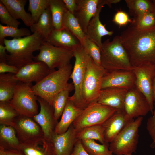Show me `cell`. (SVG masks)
<instances>
[{
	"instance_id": "41",
	"label": "cell",
	"mask_w": 155,
	"mask_h": 155,
	"mask_svg": "<svg viewBox=\"0 0 155 155\" xmlns=\"http://www.w3.org/2000/svg\"><path fill=\"white\" fill-rule=\"evenodd\" d=\"M113 21L120 27L125 26L129 22H132L127 13L122 11H118L115 14Z\"/></svg>"
},
{
	"instance_id": "36",
	"label": "cell",
	"mask_w": 155,
	"mask_h": 155,
	"mask_svg": "<svg viewBox=\"0 0 155 155\" xmlns=\"http://www.w3.org/2000/svg\"><path fill=\"white\" fill-rule=\"evenodd\" d=\"M19 115L10 104L9 102H0V123L13 127L14 121Z\"/></svg>"
},
{
	"instance_id": "6",
	"label": "cell",
	"mask_w": 155,
	"mask_h": 155,
	"mask_svg": "<svg viewBox=\"0 0 155 155\" xmlns=\"http://www.w3.org/2000/svg\"><path fill=\"white\" fill-rule=\"evenodd\" d=\"M74 65L70 78L72 79L74 92L69 99L77 107L84 110L88 106L84 103L82 94V86L87 66L90 58L81 44L73 49Z\"/></svg>"
},
{
	"instance_id": "35",
	"label": "cell",
	"mask_w": 155,
	"mask_h": 155,
	"mask_svg": "<svg viewBox=\"0 0 155 155\" xmlns=\"http://www.w3.org/2000/svg\"><path fill=\"white\" fill-rule=\"evenodd\" d=\"M84 149L90 155H114L109 148V144H100L94 140H81Z\"/></svg>"
},
{
	"instance_id": "17",
	"label": "cell",
	"mask_w": 155,
	"mask_h": 155,
	"mask_svg": "<svg viewBox=\"0 0 155 155\" xmlns=\"http://www.w3.org/2000/svg\"><path fill=\"white\" fill-rule=\"evenodd\" d=\"M105 5H111L110 0H100L97 12L92 17L88 26L86 35L91 41L94 42L100 48L102 43V38L104 36H111L113 33L112 31L107 30L100 20V14L102 9Z\"/></svg>"
},
{
	"instance_id": "2",
	"label": "cell",
	"mask_w": 155,
	"mask_h": 155,
	"mask_svg": "<svg viewBox=\"0 0 155 155\" xmlns=\"http://www.w3.org/2000/svg\"><path fill=\"white\" fill-rule=\"evenodd\" d=\"M42 35L37 32L19 38L5 39L4 45L9 53L6 63L19 69L33 62V53L40 50L44 41Z\"/></svg>"
},
{
	"instance_id": "28",
	"label": "cell",
	"mask_w": 155,
	"mask_h": 155,
	"mask_svg": "<svg viewBox=\"0 0 155 155\" xmlns=\"http://www.w3.org/2000/svg\"><path fill=\"white\" fill-rule=\"evenodd\" d=\"M20 143L16 130L12 126H0V147L5 150H16Z\"/></svg>"
},
{
	"instance_id": "34",
	"label": "cell",
	"mask_w": 155,
	"mask_h": 155,
	"mask_svg": "<svg viewBox=\"0 0 155 155\" xmlns=\"http://www.w3.org/2000/svg\"><path fill=\"white\" fill-rule=\"evenodd\" d=\"M31 31L27 28L4 26L0 24V44L4 45L3 41L7 37L19 38L31 34Z\"/></svg>"
},
{
	"instance_id": "11",
	"label": "cell",
	"mask_w": 155,
	"mask_h": 155,
	"mask_svg": "<svg viewBox=\"0 0 155 155\" xmlns=\"http://www.w3.org/2000/svg\"><path fill=\"white\" fill-rule=\"evenodd\" d=\"M133 71L135 76V86L146 97L152 115L154 107L153 87L155 67L143 65L134 67Z\"/></svg>"
},
{
	"instance_id": "31",
	"label": "cell",
	"mask_w": 155,
	"mask_h": 155,
	"mask_svg": "<svg viewBox=\"0 0 155 155\" xmlns=\"http://www.w3.org/2000/svg\"><path fill=\"white\" fill-rule=\"evenodd\" d=\"M73 90L74 87L73 83H69L66 87L59 92L54 99L52 106L54 117L57 120L61 116L69 97V93Z\"/></svg>"
},
{
	"instance_id": "29",
	"label": "cell",
	"mask_w": 155,
	"mask_h": 155,
	"mask_svg": "<svg viewBox=\"0 0 155 155\" xmlns=\"http://www.w3.org/2000/svg\"><path fill=\"white\" fill-rule=\"evenodd\" d=\"M77 137L81 140H97L101 144H108L105 141L102 125H96L84 127L77 134Z\"/></svg>"
},
{
	"instance_id": "30",
	"label": "cell",
	"mask_w": 155,
	"mask_h": 155,
	"mask_svg": "<svg viewBox=\"0 0 155 155\" xmlns=\"http://www.w3.org/2000/svg\"><path fill=\"white\" fill-rule=\"evenodd\" d=\"M49 7L54 29L62 28L63 21L65 13L68 10L63 0H49Z\"/></svg>"
},
{
	"instance_id": "5",
	"label": "cell",
	"mask_w": 155,
	"mask_h": 155,
	"mask_svg": "<svg viewBox=\"0 0 155 155\" xmlns=\"http://www.w3.org/2000/svg\"><path fill=\"white\" fill-rule=\"evenodd\" d=\"M143 117L133 119L109 143V148L116 155H133L135 153L139 139V129Z\"/></svg>"
},
{
	"instance_id": "42",
	"label": "cell",
	"mask_w": 155,
	"mask_h": 155,
	"mask_svg": "<svg viewBox=\"0 0 155 155\" xmlns=\"http://www.w3.org/2000/svg\"><path fill=\"white\" fill-rule=\"evenodd\" d=\"M19 69L13 66L8 64L6 63H0V73H5L6 72L16 74Z\"/></svg>"
},
{
	"instance_id": "12",
	"label": "cell",
	"mask_w": 155,
	"mask_h": 155,
	"mask_svg": "<svg viewBox=\"0 0 155 155\" xmlns=\"http://www.w3.org/2000/svg\"><path fill=\"white\" fill-rule=\"evenodd\" d=\"M124 110L132 119L145 116L150 112L146 97L135 86L127 90L125 99Z\"/></svg>"
},
{
	"instance_id": "25",
	"label": "cell",
	"mask_w": 155,
	"mask_h": 155,
	"mask_svg": "<svg viewBox=\"0 0 155 155\" xmlns=\"http://www.w3.org/2000/svg\"><path fill=\"white\" fill-rule=\"evenodd\" d=\"M8 11L15 19H21L27 26L30 27L34 22L30 13L26 12L25 6L26 0H0Z\"/></svg>"
},
{
	"instance_id": "13",
	"label": "cell",
	"mask_w": 155,
	"mask_h": 155,
	"mask_svg": "<svg viewBox=\"0 0 155 155\" xmlns=\"http://www.w3.org/2000/svg\"><path fill=\"white\" fill-rule=\"evenodd\" d=\"M47 65L41 61H34L19 69L18 72L13 76L14 79L29 84L33 82L36 84L42 80L51 72Z\"/></svg>"
},
{
	"instance_id": "16",
	"label": "cell",
	"mask_w": 155,
	"mask_h": 155,
	"mask_svg": "<svg viewBox=\"0 0 155 155\" xmlns=\"http://www.w3.org/2000/svg\"><path fill=\"white\" fill-rule=\"evenodd\" d=\"M135 76L133 71H106L102 79L101 90L116 88L129 90L135 86Z\"/></svg>"
},
{
	"instance_id": "14",
	"label": "cell",
	"mask_w": 155,
	"mask_h": 155,
	"mask_svg": "<svg viewBox=\"0 0 155 155\" xmlns=\"http://www.w3.org/2000/svg\"><path fill=\"white\" fill-rule=\"evenodd\" d=\"M37 100L40 106V110L33 118L41 127L44 136L51 141L58 122L55 119L53 108L46 101L38 96Z\"/></svg>"
},
{
	"instance_id": "47",
	"label": "cell",
	"mask_w": 155,
	"mask_h": 155,
	"mask_svg": "<svg viewBox=\"0 0 155 155\" xmlns=\"http://www.w3.org/2000/svg\"><path fill=\"white\" fill-rule=\"evenodd\" d=\"M7 155H24L20 151L16 150H6Z\"/></svg>"
},
{
	"instance_id": "4",
	"label": "cell",
	"mask_w": 155,
	"mask_h": 155,
	"mask_svg": "<svg viewBox=\"0 0 155 155\" xmlns=\"http://www.w3.org/2000/svg\"><path fill=\"white\" fill-rule=\"evenodd\" d=\"M100 49L102 65L106 71H133L134 67L119 36H115L111 41L106 40Z\"/></svg>"
},
{
	"instance_id": "10",
	"label": "cell",
	"mask_w": 155,
	"mask_h": 155,
	"mask_svg": "<svg viewBox=\"0 0 155 155\" xmlns=\"http://www.w3.org/2000/svg\"><path fill=\"white\" fill-rule=\"evenodd\" d=\"M73 57V49L55 46L44 41L34 61L43 62L52 70L70 63Z\"/></svg>"
},
{
	"instance_id": "9",
	"label": "cell",
	"mask_w": 155,
	"mask_h": 155,
	"mask_svg": "<svg viewBox=\"0 0 155 155\" xmlns=\"http://www.w3.org/2000/svg\"><path fill=\"white\" fill-rule=\"evenodd\" d=\"M116 111L114 108L93 102L83 110L72 125L77 132L87 127L102 125Z\"/></svg>"
},
{
	"instance_id": "18",
	"label": "cell",
	"mask_w": 155,
	"mask_h": 155,
	"mask_svg": "<svg viewBox=\"0 0 155 155\" xmlns=\"http://www.w3.org/2000/svg\"><path fill=\"white\" fill-rule=\"evenodd\" d=\"M133 119L130 118L124 111L116 110L102 125L106 143L109 144Z\"/></svg>"
},
{
	"instance_id": "33",
	"label": "cell",
	"mask_w": 155,
	"mask_h": 155,
	"mask_svg": "<svg viewBox=\"0 0 155 155\" xmlns=\"http://www.w3.org/2000/svg\"><path fill=\"white\" fill-rule=\"evenodd\" d=\"M130 15L134 18L152 11L153 7L152 0H125Z\"/></svg>"
},
{
	"instance_id": "3",
	"label": "cell",
	"mask_w": 155,
	"mask_h": 155,
	"mask_svg": "<svg viewBox=\"0 0 155 155\" xmlns=\"http://www.w3.org/2000/svg\"><path fill=\"white\" fill-rule=\"evenodd\" d=\"M72 69L71 64L69 63L57 70L53 71L41 81L32 86L33 92L52 106L55 97L68 85Z\"/></svg>"
},
{
	"instance_id": "43",
	"label": "cell",
	"mask_w": 155,
	"mask_h": 155,
	"mask_svg": "<svg viewBox=\"0 0 155 155\" xmlns=\"http://www.w3.org/2000/svg\"><path fill=\"white\" fill-rule=\"evenodd\" d=\"M70 155H90L85 150L81 142V141L78 140L74 146L72 152Z\"/></svg>"
},
{
	"instance_id": "26",
	"label": "cell",
	"mask_w": 155,
	"mask_h": 155,
	"mask_svg": "<svg viewBox=\"0 0 155 155\" xmlns=\"http://www.w3.org/2000/svg\"><path fill=\"white\" fill-rule=\"evenodd\" d=\"M31 32L40 34L44 40L55 29L49 7L43 12L38 21L30 27Z\"/></svg>"
},
{
	"instance_id": "46",
	"label": "cell",
	"mask_w": 155,
	"mask_h": 155,
	"mask_svg": "<svg viewBox=\"0 0 155 155\" xmlns=\"http://www.w3.org/2000/svg\"><path fill=\"white\" fill-rule=\"evenodd\" d=\"M6 48L4 45L0 44V63H6L8 54L6 52Z\"/></svg>"
},
{
	"instance_id": "38",
	"label": "cell",
	"mask_w": 155,
	"mask_h": 155,
	"mask_svg": "<svg viewBox=\"0 0 155 155\" xmlns=\"http://www.w3.org/2000/svg\"><path fill=\"white\" fill-rule=\"evenodd\" d=\"M28 10L34 23L38 21L45 10L49 7V0H29Z\"/></svg>"
},
{
	"instance_id": "32",
	"label": "cell",
	"mask_w": 155,
	"mask_h": 155,
	"mask_svg": "<svg viewBox=\"0 0 155 155\" xmlns=\"http://www.w3.org/2000/svg\"><path fill=\"white\" fill-rule=\"evenodd\" d=\"M63 27L73 34L81 44L86 34L83 31L78 20L74 14L68 10L65 13L63 16Z\"/></svg>"
},
{
	"instance_id": "21",
	"label": "cell",
	"mask_w": 155,
	"mask_h": 155,
	"mask_svg": "<svg viewBox=\"0 0 155 155\" xmlns=\"http://www.w3.org/2000/svg\"><path fill=\"white\" fill-rule=\"evenodd\" d=\"M127 90L116 88L102 90L96 102L114 108L116 110L124 111V101Z\"/></svg>"
},
{
	"instance_id": "7",
	"label": "cell",
	"mask_w": 155,
	"mask_h": 155,
	"mask_svg": "<svg viewBox=\"0 0 155 155\" xmlns=\"http://www.w3.org/2000/svg\"><path fill=\"white\" fill-rule=\"evenodd\" d=\"M31 87L30 84L19 81L9 103L19 115L33 118L38 113V96L33 92Z\"/></svg>"
},
{
	"instance_id": "40",
	"label": "cell",
	"mask_w": 155,
	"mask_h": 155,
	"mask_svg": "<svg viewBox=\"0 0 155 155\" xmlns=\"http://www.w3.org/2000/svg\"><path fill=\"white\" fill-rule=\"evenodd\" d=\"M0 21L7 26L18 28L20 22L14 18L10 14L4 5L0 1Z\"/></svg>"
},
{
	"instance_id": "39",
	"label": "cell",
	"mask_w": 155,
	"mask_h": 155,
	"mask_svg": "<svg viewBox=\"0 0 155 155\" xmlns=\"http://www.w3.org/2000/svg\"><path fill=\"white\" fill-rule=\"evenodd\" d=\"M131 23L138 30L148 29L155 26V16L152 11L134 18Z\"/></svg>"
},
{
	"instance_id": "49",
	"label": "cell",
	"mask_w": 155,
	"mask_h": 155,
	"mask_svg": "<svg viewBox=\"0 0 155 155\" xmlns=\"http://www.w3.org/2000/svg\"><path fill=\"white\" fill-rule=\"evenodd\" d=\"M152 1L153 3V7L152 11L153 13L155 16V0Z\"/></svg>"
},
{
	"instance_id": "37",
	"label": "cell",
	"mask_w": 155,
	"mask_h": 155,
	"mask_svg": "<svg viewBox=\"0 0 155 155\" xmlns=\"http://www.w3.org/2000/svg\"><path fill=\"white\" fill-rule=\"evenodd\" d=\"M81 44L95 63L98 66L102 67L100 48L86 35Z\"/></svg>"
},
{
	"instance_id": "1",
	"label": "cell",
	"mask_w": 155,
	"mask_h": 155,
	"mask_svg": "<svg viewBox=\"0 0 155 155\" xmlns=\"http://www.w3.org/2000/svg\"><path fill=\"white\" fill-rule=\"evenodd\" d=\"M119 36L133 67H155V26L139 30L131 24Z\"/></svg>"
},
{
	"instance_id": "23",
	"label": "cell",
	"mask_w": 155,
	"mask_h": 155,
	"mask_svg": "<svg viewBox=\"0 0 155 155\" xmlns=\"http://www.w3.org/2000/svg\"><path fill=\"white\" fill-rule=\"evenodd\" d=\"M44 41L55 46L73 49L81 44L78 39L63 27L59 30L54 29Z\"/></svg>"
},
{
	"instance_id": "8",
	"label": "cell",
	"mask_w": 155,
	"mask_h": 155,
	"mask_svg": "<svg viewBox=\"0 0 155 155\" xmlns=\"http://www.w3.org/2000/svg\"><path fill=\"white\" fill-rule=\"evenodd\" d=\"M106 72L102 67L96 65L90 58L82 86V96L87 106L96 102L102 90L103 78Z\"/></svg>"
},
{
	"instance_id": "19",
	"label": "cell",
	"mask_w": 155,
	"mask_h": 155,
	"mask_svg": "<svg viewBox=\"0 0 155 155\" xmlns=\"http://www.w3.org/2000/svg\"><path fill=\"white\" fill-rule=\"evenodd\" d=\"M16 150L24 155H56L51 141L44 136L20 142Z\"/></svg>"
},
{
	"instance_id": "22",
	"label": "cell",
	"mask_w": 155,
	"mask_h": 155,
	"mask_svg": "<svg viewBox=\"0 0 155 155\" xmlns=\"http://www.w3.org/2000/svg\"><path fill=\"white\" fill-rule=\"evenodd\" d=\"M100 0H76L77 7L74 15L86 34L90 20L96 14Z\"/></svg>"
},
{
	"instance_id": "24",
	"label": "cell",
	"mask_w": 155,
	"mask_h": 155,
	"mask_svg": "<svg viewBox=\"0 0 155 155\" xmlns=\"http://www.w3.org/2000/svg\"><path fill=\"white\" fill-rule=\"evenodd\" d=\"M83 110L76 106L68 98L61 118L55 128L54 133L59 134L66 132Z\"/></svg>"
},
{
	"instance_id": "27",
	"label": "cell",
	"mask_w": 155,
	"mask_h": 155,
	"mask_svg": "<svg viewBox=\"0 0 155 155\" xmlns=\"http://www.w3.org/2000/svg\"><path fill=\"white\" fill-rule=\"evenodd\" d=\"M10 73L0 74V102H9L12 99L19 81Z\"/></svg>"
},
{
	"instance_id": "44",
	"label": "cell",
	"mask_w": 155,
	"mask_h": 155,
	"mask_svg": "<svg viewBox=\"0 0 155 155\" xmlns=\"http://www.w3.org/2000/svg\"><path fill=\"white\" fill-rule=\"evenodd\" d=\"M153 92L154 106L153 113L152 116L148 119L147 123L150 128L155 130V75L153 82Z\"/></svg>"
},
{
	"instance_id": "48",
	"label": "cell",
	"mask_w": 155,
	"mask_h": 155,
	"mask_svg": "<svg viewBox=\"0 0 155 155\" xmlns=\"http://www.w3.org/2000/svg\"><path fill=\"white\" fill-rule=\"evenodd\" d=\"M0 155H7L6 150L1 147H0Z\"/></svg>"
},
{
	"instance_id": "15",
	"label": "cell",
	"mask_w": 155,
	"mask_h": 155,
	"mask_svg": "<svg viewBox=\"0 0 155 155\" xmlns=\"http://www.w3.org/2000/svg\"><path fill=\"white\" fill-rule=\"evenodd\" d=\"M13 127L20 142L44 136L41 127L33 118L19 115L15 119Z\"/></svg>"
},
{
	"instance_id": "45",
	"label": "cell",
	"mask_w": 155,
	"mask_h": 155,
	"mask_svg": "<svg viewBox=\"0 0 155 155\" xmlns=\"http://www.w3.org/2000/svg\"><path fill=\"white\" fill-rule=\"evenodd\" d=\"M68 10L74 14L77 7L76 0H63Z\"/></svg>"
},
{
	"instance_id": "20",
	"label": "cell",
	"mask_w": 155,
	"mask_h": 155,
	"mask_svg": "<svg viewBox=\"0 0 155 155\" xmlns=\"http://www.w3.org/2000/svg\"><path fill=\"white\" fill-rule=\"evenodd\" d=\"M77 131L72 124L65 133L61 134L54 133L51 136L56 155H70L75 145L78 140Z\"/></svg>"
}]
</instances>
